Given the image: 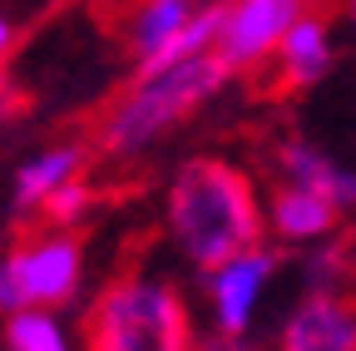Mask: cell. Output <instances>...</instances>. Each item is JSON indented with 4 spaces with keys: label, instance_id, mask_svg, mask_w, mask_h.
<instances>
[{
    "label": "cell",
    "instance_id": "277c9868",
    "mask_svg": "<svg viewBox=\"0 0 356 351\" xmlns=\"http://www.w3.org/2000/svg\"><path fill=\"white\" fill-rule=\"evenodd\" d=\"M84 243L74 228H44L20 238L6 262H0V307L6 312H25V307H44V312H65L84 292Z\"/></svg>",
    "mask_w": 356,
    "mask_h": 351
},
{
    "label": "cell",
    "instance_id": "9c48e42d",
    "mask_svg": "<svg viewBox=\"0 0 356 351\" xmlns=\"http://www.w3.org/2000/svg\"><path fill=\"white\" fill-rule=\"evenodd\" d=\"M74 179H84V149L79 144H50L30 154L15 179H10V213H44V203H50L60 188H70Z\"/></svg>",
    "mask_w": 356,
    "mask_h": 351
},
{
    "label": "cell",
    "instance_id": "4fadbf2b",
    "mask_svg": "<svg viewBox=\"0 0 356 351\" xmlns=\"http://www.w3.org/2000/svg\"><path fill=\"white\" fill-rule=\"evenodd\" d=\"M6 351H79L60 312L44 307H25V312H6Z\"/></svg>",
    "mask_w": 356,
    "mask_h": 351
},
{
    "label": "cell",
    "instance_id": "7c38bea8",
    "mask_svg": "<svg viewBox=\"0 0 356 351\" xmlns=\"http://www.w3.org/2000/svg\"><path fill=\"white\" fill-rule=\"evenodd\" d=\"M198 0H139L129 10V25H124V50L134 60V70L154 65L178 35H184L193 20H198Z\"/></svg>",
    "mask_w": 356,
    "mask_h": 351
},
{
    "label": "cell",
    "instance_id": "8fae6325",
    "mask_svg": "<svg viewBox=\"0 0 356 351\" xmlns=\"http://www.w3.org/2000/svg\"><path fill=\"white\" fill-rule=\"evenodd\" d=\"M337 218H341V208L332 198L312 193L302 183H277L273 203H267V228L292 247H317L322 238H332Z\"/></svg>",
    "mask_w": 356,
    "mask_h": 351
},
{
    "label": "cell",
    "instance_id": "5b68a950",
    "mask_svg": "<svg viewBox=\"0 0 356 351\" xmlns=\"http://www.w3.org/2000/svg\"><path fill=\"white\" fill-rule=\"evenodd\" d=\"M312 0H218V55L233 74L262 70Z\"/></svg>",
    "mask_w": 356,
    "mask_h": 351
},
{
    "label": "cell",
    "instance_id": "ba28073f",
    "mask_svg": "<svg viewBox=\"0 0 356 351\" xmlns=\"http://www.w3.org/2000/svg\"><path fill=\"white\" fill-rule=\"evenodd\" d=\"M273 65H277L282 90H312L317 79H327V74H332V65H337L332 20H327L322 10H307V15L287 30V40L277 45Z\"/></svg>",
    "mask_w": 356,
    "mask_h": 351
},
{
    "label": "cell",
    "instance_id": "2e32d148",
    "mask_svg": "<svg viewBox=\"0 0 356 351\" xmlns=\"http://www.w3.org/2000/svg\"><path fill=\"white\" fill-rule=\"evenodd\" d=\"M346 25H351V40H356V0H346Z\"/></svg>",
    "mask_w": 356,
    "mask_h": 351
},
{
    "label": "cell",
    "instance_id": "6da1fadb",
    "mask_svg": "<svg viewBox=\"0 0 356 351\" xmlns=\"http://www.w3.org/2000/svg\"><path fill=\"white\" fill-rule=\"evenodd\" d=\"M163 228L178 257L208 272L218 262H228L233 252L262 243L267 208L238 163L218 154H198L188 163H178V173L163 188Z\"/></svg>",
    "mask_w": 356,
    "mask_h": 351
},
{
    "label": "cell",
    "instance_id": "30bf717a",
    "mask_svg": "<svg viewBox=\"0 0 356 351\" xmlns=\"http://www.w3.org/2000/svg\"><path fill=\"white\" fill-rule=\"evenodd\" d=\"M277 173H282V183H302L312 193L332 198L341 213L356 208V168H346L341 158H332L327 149L307 144V139H282L277 144Z\"/></svg>",
    "mask_w": 356,
    "mask_h": 351
},
{
    "label": "cell",
    "instance_id": "9a60e30c",
    "mask_svg": "<svg viewBox=\"0 0 356 351\" xmlns=\"http://www.w3.org/2000/svg\"><path fill=\"white\" fill-rule=\"evenodd\" d=\"M198 351H262V346L252 336H222V332H213V336L198 341Z\"/></svg>",
    "mask_w": 356,
    "mask_h": 351
},
{
    "label": "cell",
    "instance_id": "3957f363",
    "mask_svg": "<svg viewBox=\"0 0 356 351\" xmlns=\"http://www.w3.org/2000/svg\"><path fill=\"white\" fill-rule=\"evenodd\" d=\"M188 302L154 272H119L84 312V351H198Z\"/></svg>",
    "mask_w": 356,
    "mask_h": 351
},
{
    "label": "cell",
    "instance_id": "7a4b0ae2",
    "mask_svg": "<svg viewBox=\"0 0 356 351\" xmlns=\"http://www.w3.org/2000/svg\"><path fill=\"white\" fill-rule=\"evenodd\" d=\"M228 79H233V70L222 65L218 50H203L193 60H178L163 70H134V79L114 95V104L99 119V134H95L99 154L104 158L149 154L188 114H198Z\"/></svg>",
    "mask_w": 356,
    "mask_h": 351
},
{
    "label": "cell",
    "instance_id": "8992f818",
    "mask_svg": "<svg viewBox=\"0 0 356 351\" xmlns=\"http://www.w3.org/2000/svg\"><path fill=\"white\" fill-rule=\"evenodd\" d=\"M277 252L257 243V247H243L233 252L228 262L203 272V297H208V322L213 332L222 336H248L252 322H257V307L262 297L273 292V277H277Z\"/></svg>",
    "mask_w": 356,
    "mask_h": 351
},
{
    "label": "cell",
    "instance_id": "52a82bcc",
    "mask_svg": "<svg viewBox=\"0 0 356 351\" xmlns=\"http://www.w3.org/2000/svg\"><path fill=\"white\" fill-rule=\"evenodd\" d=\"M277 351H356V302L332 287L307 292L277 332Z\"/></svg>",
    "mask_w": 356,
    "mask_h": 351
},
{
    "label": "cell",
    "instance_id": "5bb4252c",
    "mask_svg": "<svg viewBox=\"0 0 356 351\" xmlns=\"http://www.w3.org/2000/svg\"><path fill=\"white\" fill-rule=\"evenodd\" d=\"M89 213H95V188H89V179H74L70 188H60L50 203H44L40 218H44L50 228H79Z\"/></svg>",
    "mask_w": 356,
    "mask_h": 351
}]
</instances>
